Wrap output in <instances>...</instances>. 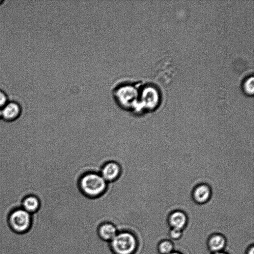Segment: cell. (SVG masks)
<instances>
[{"mask_svg": "<svg viewBox=\"0 0 254 254\" xmlns=\"http://www.w3.org/2000/svg\"><path fill=\"white\" fill-rule=\"evenodd\" d=\"M7 222L11 230L18 234L29 232L33 225L32 215L22 208H18L9 214Z\"/></svg>", "mask_w": 254, "mask_h": 254, "instance_id": "obj_3", "label": "cell"}, {"mask_svg": "<svg viewBox=\"0 0 254 254\" xmlns=\"http://www.w3.org/2000/svg\"><path fill=\"white\" fill-rule=\"evenodd\" d=\"M227 244V238L223 234L219 233L211 235L207 243L209 250L212 253L223 251Z\"/></svg>", "mask_w": 254, "mask_h": 254, "instance_id": "obj_9", "label": "cell"}, {"mask_svg": "<svg viewBox=\"0 0 254 254\" xmlns=\"http://www.w3.org/2000/svg\"><path fill=\"white\" fill-rule=\"evenodd\" d=\"M118 233L116 226L109 221L101 223L98 228L97 234L102 240L110 242Z\"/></svg>", "mask_w": 254, "mask_h": 254, "instance_id": "obj_8", "label": "cell"}, {"mask_svg": "<svg viewBox=\"0 0 254 254\" xmlns=\"http://www.w3.org/2000/svg\"><path fill=\"white\" fill-rule=\"evenodd\" d=\"M109 243L110 250L114 254H135L138 246L136 235L127 231L119 232Z\"/></svg>", "mask_w": 254, "mask_h": 254, "instance_id": "obj_2", "label": "cell"}, {"mask_svg": "<svg viewBox=\"0 0 254 254\" xmlns=\"http://www.w3.org/2000/svg\"><path fill=\"white\" fill-rule=\"evenodd\" d=\"M212 254H229L224 251L219 252L217 253H212Z\"/></svg>", "mask_w": 254, "mask_h": 254, "instance_id": "obj_17", "label": "cell"}, {"mask_svg": "<svg viewBox=\"0 0 254 254\" xmlns=\"http://www.w3.org/2000/svg\"><path fill=\"white\" fill-rule=\"evenodd\" d=\"M182 254V253H180V252H176V251H174L173 252H172L170 254Z\"/></svg>", "mask_w": 254, "mask_h": 254, "instance_id": "obj_18", "label": "cell"}, {"mask_svg": "<svg viewBox=\"0 0 254 254\" xmlns=\"http://www.w3.org/2000/svg\"><path fill=\"white\" fill-rule=\"evenodd\" d=\"M212 196V190L211 187L205 183L196 186L192 192V197L194 202L199 205L208 203Z\"/></svg>", "mask_w": 254, "mask_h": 254, "instance_id": "obj_6", "label": "cell"}, {"mask_svg": "<svg viewBox=\"0 0 254 254\" xmlns=\"http://www.w3.org/2000/svg\"><path fill=\"white\" fill-rule=\"evenodd\" d=\"M108 183L100 174L89 172L82 174L78 181V187L81 193L88 198L97 199L107 191Z\"/></svg>", "mask_w": 254, "mask_h": 254, "instance_id": "obj_1", "label": "cell"}, {"mask_svg": "<svg viewBox=\"0 0 254 254\" xmlns=\"http://www.w3.org/2000/svg\"><path fill=\"white\" fill-rule=\"evenodd\" d=\"M2 117L7 121L16 119L20 114V108L18 104L11 103L7 105L2 110Z\"/></svg>", "mask_w": 254, "mask_h": 254, "instance_id": "obj_11", "label": "cell"}, {"mask_svg": "<svg viewBox=\"0 0 254 254\" xmlns=\"http://www.w3.org/2000/svg\"><path fill=\"white\" fill-rule=\"evenodd\" d=\"M1 117H2V110L0 109V118H1Z\"/></svg>", "mask_w": 254, "mask_h": 254, "instance_id": "obj_19", "label": "cell"}, {"mask_svg": "<svg viewBox=\"0 0 254 254\" xmlns=\"http://www.w3.org/2000/svg\"><path fill=\"white\" fill-rule=\"evenodd\" d=\"M160 96L157 89L152 86L144 88L138 97V112L139 116L145 113L156 110L160 103Z\"/></svg>", "mask_w": 254, "mask_h": 254, "instance_id": "obj_4", "label": "cell"}, {"mask_svg": "<svg viewBox=\"0 0 254 254\" xmlns=\"http://www.w3.org/2000/svg\"><path fill=\"white\" fill-rule=\"evenodd\" d=\"M174 244L169 240H163L157 245V251L160 254H169L174 251Z\"/></svg>", "mask_w": 254, "mask_h": 254, "instance_id": "obj_12", "label": "cell"}, {"mask_svg": "<svg viewBox=\"0 0 254 254\" xmlns=\"http://www.w3.org/2000/svg\"><path fill=\"white\" fill-rule=\"evenodd\" d=\"M7 101L6 96L1 92H0V107L4 106Z\"/></svg>", "mask_w": 254, "mask_h": 254, "instance_id": "obj_15", "label": "cell"}, {"mask_svg": "<svg viewBox=\"0 0 254 254\" xmlns=\"http://www.w3.org/2000/svg\"><path fill=\"white\" fill-rule=\"evenodd\" d=\"M244 90L249 95H253L254 93V78H248L244 82Z\"/></svg>", "mask_w": 254, "mask_h": 254, "instance_id": "obj_13", "label": "cell"}, {"mask_svg": "<svg viewBox=\"0 0 254 254\" xmlns=\"http://www.w3.org/2000/svg\"><path fill=\"white\" fill-rule=\"evenodd\" d=\"M99 174L108 183H111L119 179L122 174V167L116 161H108L102 166Z\"/></svg>", "mask_w": 254, "mask_h": 254, "instance_id": "obj_5", "label": "cell"}, {"mask_svg": "<svg viewBox=\"0 0 254 254\" xmlns=\"http://www.w3.org/2000/svg\"><path fill=\"white\" fill-rule=\"evenodd\" d=\"M183 231L178 229H171L169 232V236L172 240H178L182 237Z\"/></svg>", "mask_w": 254, "mask_h": 254, "instance_id": "obj_14", "label": "cell"}, {"mask_svg": "<svg viewBox=\"0 0 254 254\" xmlns=\"http://www.w3.org/2000/svg\"><path fill=\"white\" fill-rule=\"evenodd\" d=\"M41 206L40 199L34 195L26 196L22 203V209L31 215L39 212Z\"/></svg>", "mask_w": 254, "mask_h": 254, "instance_id": "obj_10", "label": "cell"}, {"mask_svg": "<svg viewBox=\"0 0 254 254\" xmlns=\"http://www.w3.org/2000/svg\"><path fill=\"white\" fill-rule=\"evenodd\" d=\"M246 254H254V247L253 245L248 248L246 251Z\"/></svg>", "mask_w": 254, "mask_h": 254, "instance_id": "obj_16", "label": "cell"}, {"mask_svg": "<svg viewBox=\"0 0 254 254\" xmlns=\"http://www.w3.org/2000/svg\"><path fill=\"white\" fill-rule=\"evenodd\" d=\"M188 218L185 212L176 210L172 212L168 216L167 222L171 229L183 231L186 227Z\"/></svg>", "mask_w": 254, "mask_h": 254, "instance_id": "obj_7", "label": "cell"}]
</instances>
